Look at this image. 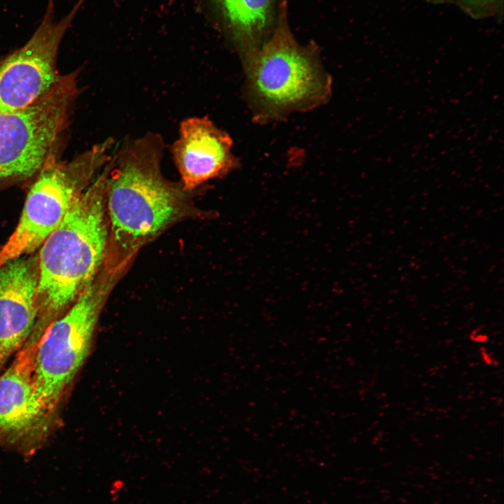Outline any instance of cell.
<instances>
[{"label": "cell", "mask_w": 504, "mask_h": 504, "mask_svg": "<svg viewBox=\"0 0 504 504\" xmlns=\"http://www.w3.org/2000/svg\"><path fill=\"white\" fill-rule=\"evenodd\" d=\"M162 136L148 132L115 148L108 176L106 270L125 274L139 251L172 226L209 213L197 207L192 191L164 177Z\"/></svg>", "instance_id": "obj_1"}, {"label": "cell", "mask_w": 504, "mask_h": 504, "mask_svg": "<svg viewBox=\"0 0 504 504\" xmlns=\"http://www.w3.org/2000/svg\"><path fill=\"white\" fill-rule=\"evenodd\" d=\"M113 158L75 200L37 255L38 316L27 344L36 345L48 326L92 283L105 259L108 176Z\"/></svg>", "instance_id": "obj_2"}, {"label": "cell", "mask_w": 504, "mask_h": 504, "mask_svg": "<svg viewBox=\"0 0 504 504\" xmlns=\"http://www.w3.org/2000/svg\"><path fill=\"white\" fill-rule=\"evenodd\" d=\"M244 69L246 99L257 118L279 119L325 103L331 79L314 42L302 44L290 27L288 6L253 61Z\"/></svg>", "instance_id": "obj_3"}, {"label": "cell", "mask_w": 504, "mask_h": 504, "mask_svg": "<svg viewBox=\"0 0 504 504\" xmlns=\"http://www.w3.org/2000/svg\"><path fill=\"white\" fill-rule=\"evenodd\" d=\"M123 276L102 266L92 283L39 340L33 384L36 399L48 415L55 411L88 356L103 307Z\"/></svg>", "instance_id": "obj_4"}, {"label": "cell", "mask_w": 504, "mask_h": 504, "mask_svg": "<svg viewBox=\"0 0 504 504\" xmlns=\"http://www.w3.org/2000/svg\"><path fill=\"white\" fill-rule=\"evenodd\" d=\"M77 69L29 106L0 111V190L35 177L57 156L78 95Z\"/></svg>", "instance_id": "obj_5"}, {"label": "cell", "mask_w": 504, "mask_h": 504, "mask_svg": "<svg viewBox=\"0 0 504 504\" xmlns=\"http://www.w3.org/2000/svg\"><path fill=\"white\" fill-rule=\"evenodd\" d=\"M115 148L114 140L108 138L71 160L55 156L46 162L34 177L16 228L0 248V268L40 248L111 160Z\"/></svg>", "instance_id": "obj_6"}, {"label": "cell", "mask_w": 504, "mask_h": 504, "mask_svg": "<svg viewBox=\"0 0 504 504\" xmlns=\"http://www.w3.org/2000/svg\"><path fill=\"white\" fill-rule=\"evenodd\" d=\"M86 0H78L59 20L54 0H48L40 24L29 41L0 58V111L24 108L58 80L57 62L60 43Z\"/></svg>", "instance_id": "obj_7"}, {"label": "cell", "mask_w": 504, "mask_h": 504, "mask_svg": "<svg viewBox=\"0 0 504 504\" xmlns=\"http://www.w3.org/2000/svg\"><path fill=\"white\" fill-rule=\"evenodd\" d=\"M287 0H197L206 21L239 57L243 68L273 33Z\"/></svg>", "instance_id": "obj_8"}, {"label": "cell", "mask_w": 504, "mask_h": 504, "mask_svg": "<svg viewBox=\"0 0 504 504\" xmlns=\"http://www.w3.org/2000/svg\"><path fill=\"white\" fill-rule=\"evenodd\" d=\"M36 350V346L24 345L0 376V442L27 451L43 437L50 417L34 395Z\"/></svg>", "instance_id": "obj_9"}, {"label": "cell", "mask_w": 504, "mask_h": 504, "mask_svg": "<svg viewBox=\"0 0 504 504\" xmlns=\"http://www.w3.org/2000/svg\"><path fill=\"white\" fill-rule=\"evenodd\" d=\"M229 134L207 117H190L179 125L172 146L174 164L184 188L192 191L204 183L234 170L238 162Z\"/></svg>", "instance_id": "obj_10"}, {"label": "cell", "mask_w": 504, "mask_h": 504, "mask_svg": "<svg viewBox=\"0 0 504 504\" xmlns=\"http://www.w3.org/2000/svg\"><path fill=\"white\" fill-rule=\"evenodd\" d=\"M37 255L13 259L0 268V365L30 337L38 316Z\"/></svg>", "instance_id": "obj_11"}, {"label": "cell", "mask_w": 504, "mask_h": 504, "mask_svg": "<svg viewBox=\"0 0 504 504\" xmlns=\"http://www.w3.org/2000/svg\"><path fill=\"white\" fill-rule=\"evenodd\" d=\"M287 1H289V0H287Z\"/></svg>", "instance_id": "obj_12"}]
</instances>
